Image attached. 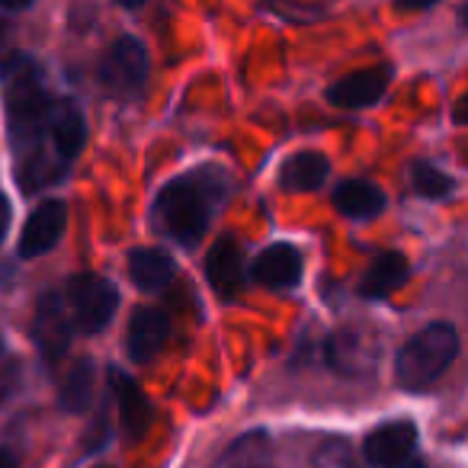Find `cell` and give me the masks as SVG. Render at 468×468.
Listing matches in <instances>:
<instances>
[{
	"label": "cell",
	"mask_w": 468,
	"mask_h": 468,
	"mask_svg": "<svg viewBox=\"0 0 468 468\" xmlns=\"http://www.w3.org/2000/svg\"><path fill=\"white\" fill-rule=\"evenodd\" d=\"M221 180H199V176H180V180L167 183L157 196V215L164 218L167 231L174 234L180 244L199 241L212 218V206L218 199Z\"/></svg>",
	"instance_id": "1"
},
{
	"label": "cell",
	"mask_w": 468,
	"mask_h": 468,
	"mask_svg": "<svg viewBox=\"0 0 468 468\" xmlns=\"http://www.w3.org/2000/svg\"><path fill=\"white\" fill-rule=\"evenodd\" d=\"M455 353H459V334L452 324L423 327L398 353V378L404 388H427L452 366Z\"/></svg>",
	"instance_id": "2"
},
{
	"label": "cell",
	"mask_w": 468,
	"mask_h": 468,
	"mask_svg": "<svg viewBox=\"0 0 468 468\" xmlns=\"http://www.w3.org/2000/svg\"><path fill=\"white\" fill-rule=\"evenodd\" d=\"M4 100H7V116L16 135L33 132L39 122H46L52 112V100H48L46 87L39 80V71L29 65L27 58H16L7 68V80H4Z\"/></svg>",
	"instance_id": "3"
},
{
	"label": "cell",
	"mask_w": 468,
	"mask_h": 468,
	"mask_svg": "<svg viewBox=\"0 0 468 468\" xmlns=\"http://www.w3.org/2000/svg\"><path fill=\"white\" fill-rule=\"evenodd\" d=\"M144 80H148V52L142 42L129 36L112 42L100 61V84L116 97H135Z\"/></svg>",
	"instance_id": "4"
},
{
	"label": "cell",
	"mask_w": 468,
	"mask_h": 468,
	"mask_svg": "<svg viewBox=\"0 0 468 468\" xmlns=\"http://www.w3.org/2000/svg\"><path fill=\"white\" fill-rule=\"evenodd\" d=\"M68 299L74 308V321L84 327V334H100L110 318L116 314L119 292L112 282H106L97 273H78L68 286Z\"/></svg>",
	"instance_id": "5"
},
{
	"label": "cell",
	"mask_w": 468,
	"mask_h": 468,
	"mask_svg": "<svg viewBox=\"0 0 468 468\" xmlns=\"http://www.w3.org/2000/svg\"><path fill=\"white\" fill-rule=\"evenodd\" d=\"M327 363L331 369H337L340 376H366V372L376 369L378 363V340L369 331H337L331 334L324 346Z\"/></svg>",
	"instance_id": "6"
},
{
	"label": "cell",
	"mask_w": 468,
	"mask_h": 468,
	"mask_svg": "<svg viewBox=\"0 0 468 468\" xmlns=\"http://www.w3.org/2000/svg\"><path fill=\"white\" fill-rule=\"evenodd\" d=\"M417 442V427L410 420H391L376 427L363 442V455L376 468H398L408 462Z\"/></svg>",
	"instance_id": "7"
},
{
	"label": "cell",
	"mask_w": 468,
	"mask_h": 468,
	"mask_svg": "<svg viewBox=\"0 0 468 468\" xmlns=\"http://www.w3.org/2000/svg\"><path fill=\"white\" fill-rule=\"evenodd\" d=\"M33 337L39 344L42 356L48 363L61 359V353L68 350V340H71V321L68 312L61 305V299L55 292H46L36 305V318H33Z\"/></svg>",
	"instance_id": "8"
},
{
	"label": "cell",
	"mask_w": 468,
	"mask_h": 468,
	"mask_svg": "<svg viewBox=\"0 0 468 468\" xmlns=\"http://www.w3.org/2000/svg\"><path fill=\"white\" fill-rule=\"evenodd\" d=\"M68 208L61 199H46L36 206V212L27 218V228L20 234V257H39L58 244L61 231H65Z\"/></svg>",
	"instance_id": "9"
},
{
	"label": "cell",
	"mask_w": 468,
	"mask_h": 468,
	"mask_svg": "<svg viewBox=\"0 0 468 468\" xmlns=\"http://www.w3.org/2000/svg\"><path fill=\"white\" fill-rule=\"evenodd\" d=\"M391 80V68L378 65V68H366V71H356L350 78L337 80V84L327 90V100L334 106H346V110H359V106H372L385 97Z\"/></svg>",
	"instance_id": "10"
},
{
	"label": "cell",
	"mask_w": 468,
	"mask_h": 468,
	"mask_svg": "<svg viewBox=\"0 0 468 468\" xmlns=\"http://www.w3.org/2000/svg\"><path fill=\"white\" fill-rule=\"evenodd\" d=\"M170 334V321L161 308H138L129 321V356L138 359V363H148L164 344H167Z\"/></svg>",
	"instance_id": "11"
},
{
	"label": "cell",
	"mask_w": 468,
	"mask_h": 468,
	"mask_svg": "<svg viewBox=\"0 0 468 468\" xmlns=\"http://www.w3.org/2000/svg\"><path fill=\"white\" fill-rule=\"evenodd\" d=\"M254 280L267 289H286L302 280V254L292 244H273L254 263Z\"/></svg>",
	"instance_id": "12"
},
{
	"label": "cell",
	"mask_w": 468,
	"mask_h": 468,
	"mask_svg": "<svg viewBox=\"0 0 468 468\" xmlns=\"http://www.w3.org/2000/svg\"><path fill=\"white\" fill-rule=\"evenodd\" d=\"M206 276L221 299H234V295H238L241 276H244V263H241V250H238V244H234L231 238H221V241L208 250Z\"/></svg>",
	"instance_id": "13"
},
{
	"label": "cell",
	"mask_w": 468,
	"mask_h": 468,
	"mask_svg": "<svg viewBox=\"0 0 468 468\" xmlns=\"http://www.w3.org/2000/svg\"><path fill=\"white\" fill-rule=\"evenodd\" d=\"M110 378H112V391H116V401H119V414H122V430L132 440H138V436H144V430H148V423H151L148 398H144V391L138 388L125 372L112 369Z\"/></svg>",
	"instance_id": "14"
},
{
	"label": "cell",
	"mask_w": 468,
	"mask_h": 468,
	"mask_svg": "<svg viewBox=\"0 0 468 468\" xmlns=\"http://www.w3.org/2000/svg\"><path fill=\"white\" fill-rule=\"evenodd\" d=\"M334 206L346 218H372L385 208V196L369 180H346L334 189Z\"/></svg>",
	"instance_id": "15"
},
{
	"label": "cell",
	"mask_w": 468,
	"mask_h": 468,
	"mask_svg": "<svg viewBox=\"0 0 468 468\" xmlns=\"http://www.w3.org/2000/svg\"><path fill=\"white\" fill-rule=\"evenodd\" d=\"M327 170H331V164H327L324 154H318V151H299V154H292L282 164L280 183L286 189H292V193H312V189H318L327 180Z\"/></svg>",
	"instance_id": "16"
},
{
	"label": "cell",
	"mask_w": 468,
	"mask_h": 468,
	"mask_svg": "<svg viewBox=\"0 0 468 468\" xmlns=\"http://www.w3.org/2000/svg\"><path fill=\"white\" fill-rule=\"evenodd\" d=\"M129 276L138 289H144V292H157V289H164L170 280H174V261H170L161 248L132 250Z\"/></svg>",
	"instance_id": "17"
},
{
	"label": "cell",
	"mask_w": 468,
	"mask_h": 468,
	"mask_svg": "<svg viewBox=\"0 0 468 468\" xmlns=\"http://www.w3.org/2000/svg\"><path fill=\"white\" fill-rule=\"evenodd\" d=\"M48 132H52L55 157L71 161L84 144V119L71 103H58L48 112Z\"/></svg>",
	"instance_id": "18"
},
{
	"label": "cell",
	"mask_w": 468,
	"mask_h": 468,
	"mask_svg": "<svg viewBox=\"0 0 468 468\" xmlns=\"http://www.w3.org/2000/svg\"><path fill=\"white\" fill-rule=\"evenodd\" d=\"M408 273H410V267L401 254H378L376 261H372V267L366 270L363 282H359V292H363L366 299H382L391 289L404 286Z\"/></svg>",
	"instance_id": "19"
},
{
	"label": "cell",
	"mask_w": 468,
	"mask_h": 468,
	"mask_svg": "<svg viewBox=\"0 0 468 468\" xmlns=\"http://www.w3.org/2000/svg\"><path fill=\"white\" fill-rule=\"evenodd\" d=\"M90 391H93V363L90 359H78L71 366V372L65 376V385H61V408L68 414H80L90 404Z\"/></svg>",
	"instance_id": "20"
},
{
	"label": "cell",
	"mask_w": 468,
	"mask_h": 468,
	"mask_svg": "<svg viewBox=\"0 0 468 468\" xmlns=\"http://www.w3.org/2000/svg\"><path fill=\"white\" fill-rule=\"evenodd\" d=\"M410 183H414L417 193L427 196V199H442V196L452 193V180H449L442 170H436L433 164H414Z\"/></svg>",
	"instance_id": "21"
},
{
	"label": "cell",
	"mask_w": 468,
	"mask_h": 468,
	"mask_svg": "<svg viewBox=\"0 0 468 468\" xmlns=\"http://www.w3.org/2000/svg\"><path fill=\"white\" fill-rule=\"evenodd\" d=\"M312 468H363L346 440H324L314 452Z\"/></svg>",
	"instance_id": "22"
},
{
	"label": "cell",
	"mask_w": 468,
	"mask_h": 468,
	"mask_svg": "<svg viewBox=\"0 0 468 468\" xmlns=\"http://www.w3.org/2000/svg\"><path fill=\"white\" fill-rule=\"evenodd\" d=\"M23 176V189H39L46 183L58 180V157H46V154H33L20 170Z\"/></svg>",
	"instance_id": "23"
},
{
	"label": "cell",
	"mask_w": 468,
	"mask_h": 468,
	"mask_svg": "<svg viewBox=\"0 0 468 468\" xmlns=\"http://www.w3.org/2000/svg\"><path fill=\"white\" fill-rule=\"evenodd\" d=\"M7 225H10V206H7V199L0 196V241H4V234H7Z\"/></svg>",
	"instance_id": "24"
},
{
	"label": "cell",
	"mask_w": 468,
	"mask_h": 468,
	"mask_svg": "<svg viewBox=\"0 0 468 468\" xmlns=\"http://www.w3.org/2000/svg\"><path fill=\"white\" fill-rule=\"evenodd\" d=\"M0 468H16V462L10 459V455L4 452V449H0Z\"/></svg>",
	"instance_id": "25"
},
{
	"label": "cell",
	"mask_w": 468,
	"mask_h": 468,
	"mask_svg": "<svg viewBox=\"0 0 468 468\" xmlns=\"http://www.w3.org/2000/svg\"><path fill=\"white\" fill-rule=\"evenodd\" d=\"M238 468H270V465H263V462H244V465H238Z\"/></svg>",
	"instance_id": "26"
},
{
	"label": "cell",
	"mask_w": 468,
	"mask_h": 468,
	"mask_svg": "<svg viewBox=\"0 0 468 468\" xmlns=\"http://www.w3.org/2000/svg\"><path fill=\"white\" fill-rule=\"evenodd\" d=\"M100 468H106V465H100Z\"/></svg>",
	"instance_id": "27"
}]
</instances>
